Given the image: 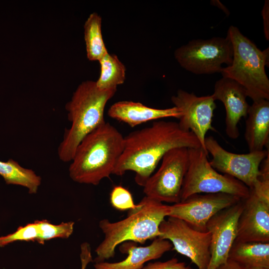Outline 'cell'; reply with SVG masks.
Here are the masks:
<instances>
[{"mask_svg":"<svg viewBox=\"0 0 269 269\" xmlns=\"http://www.w3.org/2000/svg\"><path fill=\"white\" fill-rule=\"evenodd\" d=\"M0 175L6 184L26 188L28 193L36 194L41 183V178L34 171L24 168L12 159L0 160Z\"/></svg>","mask_w":269,"mask_h":269,"instance_id":"20","label":"cell"},{"mask_svg":"<svg viewBox=\"0 0 269 269\" xmlns=\"http://www.w3.org/2000/svg\"><path fill=\"white\" fill-rule=\"evenodd\" d=\"M241 200L237 196L224 193L195 194L170 205L168 217L181 219L194 229L205 232L211 218Z\"/></svg>","mask_w":269,"mask_h":269,"instance_id":"11","label":"cell"},{"mask_svg":"<svg viewBox=\"0 0 269 269\" xmlns=\"http://www.w3.org/2000/svg\"><path fill=\"white\" fill-rule=\"evenodd\" d=\"M243 200L235 241L269 243V203L250 190Z\"/></svg>","mask_w":269,"mask_h":269,"instance_id":"14","label":"cell"},{"mask_svg":"<svg viewBox=\"0 0 269 269\" xmlns=\"http://www.w3.org/2000/svg\"><path fill=\"white\" fill-rule=\"evenodd\" d=\"M246 121L245 138L249 152L269 148V101L261 99L250 106Z\"/></svg>","mask_w":269,"mask_h":269,"instance_id":"18","label":"cell"},{"mask_svg":"<svg viewBox=\"0 0 269 269\" xmlns=\"http://www.w3.org/2000/svg\"><path fill=\"white\" fill-rule=\"evenodd\" d=\"M101 72L96 82L102 90L117 89L126 79V68L114 54L107 53L99 61Z\"/></svg>","mask_w":269,"mask_h":269,"instance_id":"22","label":"cell"},{"mask_svg":"<svg viewBox=\"0 0 269 269\" xmlns=\"http://www.w3.org/2000/svg\"><path fill=\"white\" fill-rule=\"evenodd\" d=\"M212 95L225 106L226 134L232 139L237 138L240 135L238 125L243 117H247L250 106L245 89L236 81L223 77L215 83Z\"/></svg>","mask_w":269,"mask_h":269,"instance_id":"15","label":"cell"},{"mask_svg":"<svg viewBox=\"0 0 269 269\" xmlns=\"http://www.w3.org/2000/svg\"><path fill=\"white\" fill-rule=\"evenodd\" d=\"M170 205L144 196L134 209L129 210L127 217L117 222L107 219L101 220L100 228L104 239L95 250V263L105 262L115 255L116 247L126 242L144 244L158 238L159 226L168 217Z\"/></svg>","mask_w":269,"mask_h":269,"instance_id":"3","label":"cell"},{"mask_svg":"<svg viewBox=\"0 0 269 269\" xmlns=\"http://www.w3.org/2000/svg\"><path fill=\"white\" fill-rule=\"evenodd\" d=\"M108 115L111 118L134 128L162 118L173 117L179 119L181 113L175 106L160 109L147 107L139 102L121 101L115 103L110 107Z\"/></svg>","mask_w":269,"mask_h":269,"instance_id":"16","label":"cell"},{"mask_svg":"<svg viewBox=\"0 0 269 269\" xmlns=\"http://www.w3.org/2000/svg\"><path fill=\"white\" fill-rule=\"evenodd\" d=\"M128 243L121 248L122 253L128 254L125 259L115 263H95V269H141L145 263L157 259L172 249V245L168 240L160 238L154 239L150 245L144 247Z\"/></svg>","mask_w":269,"mask_h":269,"instance_id":"17","label":"cell"},{"mask_svg":"<svg viewBox=\"0 0 269 269\" xmlns=\"http://www.w3.org/2000/svg\"><path fill=\"white\" fill-rule=\"evenodd\" d=\"M158 238L168 240L172 250L189 258L198 269H207L210 260L211 234L192 227L185 221L172 217L159 226Z\"/></svg>","mask_w":269,"mask_h":269,"instance_id":"9","label":"cell"},{"mask_svg":"<svg viewBox=\"0 0 269 269\" xmlns=\"http://www.w3.org/2000/svg\"><path fill=\"white\" fill-rule=\"evenodd\" d=\"M269 0H266L262 10L264 31L267 40L269 39Z\"/></svg>","mask_w":269,"mask_h":269,"instance_id":"28","label":"cell"},{"mask_svg":"<svg viewBox=\"0 0 269 269\" xmlns=\"http://www.w3.org/2000/svg\"><path fill=\"white\" fill-rule=\"evenodd\" d=\"M101 26L102 17L96 12L89 15L84 25L87 56L91 61H99L108 53L103 40Z\"/></svg>","mask_w":269,"mask_h":269,"instance_id":"21","label":"cell"},{"mask_svg":"<svg viewBox=\"0 0 269 269\" xmlns=\"http://www.w3.org/2000/svg\"><path fill=\"white\" fill-rule=\"evenodd\" d=\"M110 200L111 205L119 211L130 210L137 206V204H134L131 192L120 185L113 188L110 193Z\"/></svg>","mask_w":269,"mask_h":269,"instance_id":"25","label":"cell"},{"mask_svg":"<svg viewBox=\"0 0 269 269\" xmlns=\"http://www.w3.org/2000/svg\"><path fill=\"white\" fill-rule=\"evenodd\" d=\"M189 164L181 193V200L200 193H224L244 199L250 189L238 179L221 174L213 168L208 159V153L202 147L188 148Z\"/></svg>","mask_w":269,"mask_h":269,"instance_id":"6","label":"cell"},{"mask_svg":"<svg viewBox=\"0 0 269 269\" xmlns=\"http://www.w3.org/2000/svg\"><path fill=\"white\" fill-rule=\"evenodd\" d=\"M124 147V136L105 122L87 135L70 161L69 174L74 181L98 185L113 174Z\"/></svg>","mask_w":269,"mask_h":269,"instance_id":"2","label":"cell"},{"mask_svg":"<svg viewBox=\"0 0 269 269\" xmlns=\"http://www.w3.org/2000/svg\"><path fill=\"white\" fill-rule=\"evenodd\" d=\"M171 100L181 113L178 122L180 127L191 132L199 141L202 148L208 152L205 145L206 134L209 130H215L212 123L216 106L213 96L198 97L180 89Z\"/></svg>","mask_w":269,"mask_h":269,"instance_id":"12","label":"cell"},{"mask_svg":"<svg viewBox=\"0 0 269 269\" xmlns=\"http://www.w3.org/2000/svg\"><path fill=\"white\" fill-rule=\"evenodd\" d=\"M116 91L117 89H100L93 81H84L78 86L65 105L71 126L65 129L58 147V155L61 161L70 162L82 139L106 122V105Z\"/></svg>","mask_w":269,"mask_h":269,"instance_id":"4","label":"cell"},{"mask_svg":"<svg viewBox=\"0 0 269 269\" xmlns=\"http://www.w3.org/2000/svg\"><path fill=\"white\" fill-rule=\"evenodd\" d=\"M38 227L36 242L44 244L46 241L55 238L68 239L73 233L75 223L62 222L58 225L52 224L47 220H36Z\"/></svg>","mask_w":269,"mask_h":269,"instance_id":"23","label":"cell"},{"mask_svg":"<svg viewBox=\"0 0 269 269\" xmlns=\"http://www.w3.org/2000/svg\"><path fill=\"white\" fill-rule=\"evenodd\" d=\"M206 150L212 158L211 166L218 172L229 175L251 188L260 175L261 163L269 155V149L238 154L224 149L212 136L206 137Z\"/></svg>","mask_w":269,"mask_h":269,"instance_id":"10","label":"cell"},{"mask_svg":"<svg viewBox=\"0 0 269 269\" xmlns=\"http://www.w3.org/2000/svg\"><path fill=\"white\" fill-rule=\"evenodd\" d=\"M158 169L143 186L145 196L162 203L180 201L184 179L189 164L188 148L176 147L162 157Z\"/></svg>","mask_w":269,"mask_h":269,"instance_id":"8","label":"cell"},{"mask_svg":"<svg viewBox=\"0 0 269 269\" xmlns=\"http://www.w3.org/2000/svg\"><path fill=\"white\" fill-rule=\"evenodd\" d=\"M38 227L36 221L24 226H19L13 233L0 237V247H4L16 241L36 242Z\"/></svg>","mask_w":269,"mask_h":269,"instance_id":"24","label":"cell"},{"mask_svg":"<svg viewBox=\"0 0 269 269\" xmlns=\"http://www.w3.org/2000/svg\"><path fill=\"white\" fill-rule=\"evenodd\" d=\"M246 269H269L266 268H246Z\"/></svg>","mask_w":269,"mask_h":269,"instance_id":"30","label":"cell"},{"mask_svg":"<svg viewBox=\"0 0 269 269\" xmlns=\"http://www.w3.org/2000/svg\"><path fill=\"white\" fill-rule=\"evenodd\" d=\"M244 207L241 200L214 215L208 222L207 231L211 234L210 260L207 269H216L226 263L237 236L239 218Z\"/></svg>","mask_w":269,"mask_h":269,"instance_id":"13","label":"cell"},{"mask_svg":"<svg viewBox=\"0 0 269 269\" xmlns=\"http://www.w3.org/2000/svg\"><path fill=\"white\" fill-rule=\"evenodd\" d=\"M180 65L195 74H210L221 72L223 64H231L233 49L231 41L226 37L194 39L174 51Z\"/></svg>","mask_w":269,"mask_h":269,"instance_id":"7","label":"cell"},{"mask_svg":"<svg viewBox=\"0 0 269 269\" xmlns=\"http://www.w3.org/2000/svg\"><path fill=\"white\" fill-rule=\"evenodd\" d=\"M80 249L81 269H86L88 265L93 262L91 247L88 243L84 242L81 245Z\"/></svg>","mask_w":269,"mask_h":269,"instance_id":"27","label":"cell"},{"mask_svg":"<svg viewBox=\"0 0 269 269\" xmlns=\"http://www.w3.org/2000/svg\"><path fill=\"white\" fill-rule=\"evenodd\" d=\"M227 36L232 44L233 56L231 64L223 68L222 76L240 84L253 101L269 100V80L265 72V66L269 65V48L261 51L233 25Z\"/></svg>","mask_w":269,"mask_h":269,"instance_id":"5","label":"cell"},{"mask_svg":"<svg viewBox=\"0 0 269 269\" xmlns=\"http://www.w3.org/2000/svg\"><path fill=\"white\" fill-rule=\"evenodd\" d=\"M228 259L246 268L269 269V243L235 241Z\"/></svg>","mask_w":269,"mask_h":269,"instance_id":"19","label":"cell"},{"mask_svg":"<svg viewBox=\"0 0 269 269\" xmlns=\"http://www.w3.org/2000/svg\"><path fill=\"white\" fill-rule=\"evenodd\" d=\"M176 147L202 146L196 136L182 130L178 122H154L124 136V149L113 174L122 176L133 171L136 184L143 187L163 155Z\"/></svg>","mask_w":269,"mask_h":269,"instance_id":"1","label":"cell"},{"mask_svg":"<svg viewBox=\"0 0 269 269\" xmlns=\"http://www.w3.org/2000/svg\"><path fill=\"white\" fill-rule=\"evenodd\" d=\"M141 269H194L180 262L176 258H172L165 262H156L148 263Z\"/></svg>","mask_w":269,"mask_h":269,"instance_id":"26","label":"cell"},{"mask_svg":"<svg viewBox=\"0 0 269 269\" xmlns=\"http://www.w3.org/2000/svg\"><path fill=\"white\" fill-rule=\"evenodd\" d=\"M216 269H246V268L236 262L228 259L226 263L220 265Z\"/></svg>","mask_w":269,"mask_h":269,"instance_id":"29","label":"cell"}]
</instances>
